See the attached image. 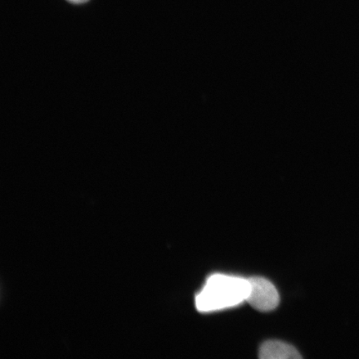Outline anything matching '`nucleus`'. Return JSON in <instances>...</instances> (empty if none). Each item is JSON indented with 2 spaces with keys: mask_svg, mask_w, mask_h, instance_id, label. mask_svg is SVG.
Here are the masks:
<instances>
[{
  "mask_svg": "<svg viewBox=\"0 0 359 359\" xmlns=\"http://www.w3.org/2000/svg\"><path fill=\"white\" fill-rule=\"evenodd\" d=\"M250 284L245 278L215 273L208 278L196 296V307L201 313H210L236 307L248 297Z\"/></svg>",
  "mask_w": 359,
  "mask_h": 359,
  "instance_id": "f257e3e1",
  "label": "nucleus"
},
{
  "mask_svg": "<svg viewBox=\"0 0 359 359\" xmlns=\"http://www.w3.org/2000/svg\"><path fill=\"white\" fill-rule=\"evenodd\" d=\"M250 291L246 302L262 312L273 311L280 303V295L276 286L264 278L252 277L248 279Z\"/></svg>",
  "mask_w": 359,
  "mask_h": 359,
  "instance_id": "f03ea898",
  "label": "nucleus"
},
{
  "mask_svg": "<svg viewBox=\"0 0 359 359\" xmlns=\"http://www.w3.org/2000/svg\"><path fill=\"white\" fill-rule=\"evenodd\" d=\"M262 359H298L300 354L293 346L280 341H267L259 349Z\"/></svg>",
  "mask_w": 359,
  "mask_h": 359,
  "instance_id": "7ed1b4c3",
  "label": "nucleus"
},
{
  "mask_svg": "<svg viewBox=\"0 0 359 359\" xmlns=\"http://www.w3.org/2000/svg\"><path fill=\"white\" fill-rule=\"evenodd\" d=\"M67 1L72 4H79L86 3L88 1V0H67Z\"/></svg>",
  "mask_w": 359,
  "mask_h": 359,
  "instance_id": "20e7f679",
  "label": "nucleus"
}]
</instances>
